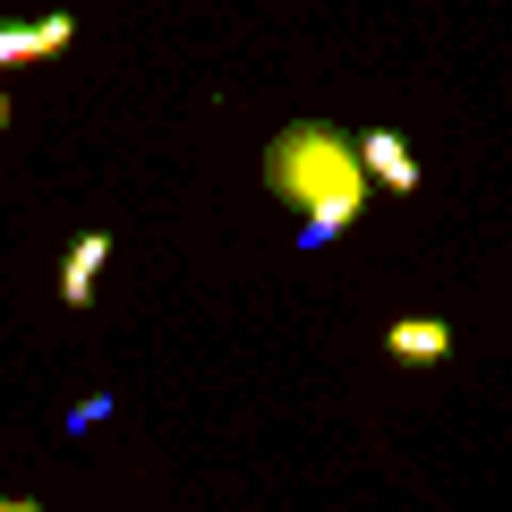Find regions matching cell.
Masks as SVG:
<instances>
[{
  "label": "cell",
  "mask_w": 512,
  "mask_h": 512,
  "mask_svg": "<svg viewBox=\"0 0 512 512\" xmlns=\"http://www.w3.org/2000/svg\"><path fill=\"white\" fill-rule=\"evenodd\" d=\"M265 188L299 214V239L325 248V239H342L350 222H359V205H367L376 180H367V163H359V137H342L333 120H291L274 146H265Z\"/></svg>",
  "instance_id": "cell-1"
},
{
  "label": "cell",
  "mask_w": 512,
  "mask_h": 512,
  "mask_svg": "<svg viewBox=\"0 0 512 512\" xmlns=\"http://www.w3.org/2000/svg\"><path fill=\"white\" fill-rule=\"evenodd\" d=\"M103 256H111V239H103V231H77V239H69V256H60V308H77V316L94 308Z\"/></svg>",
  "instance_id": "cell-2"
},
{
  "label": "cell",
  "mask_w": 512,
  "mask_h": 512,
  "mask_svg": "<svg viewBox=\"0 0 512 512\" xmlns=\"http://www.w3.org/2000/svg\"><path fill=\"white\" fill-rule=\"evenodd\" d=\"M359 163H367V180L393 188V197H410V188H419V154H410L393 128H367V137H359Z\"/></svg>",
  "instance_id": "cell-3"
},
{
  "label": "cell",
  "mask_w": 512,
  "mask_h": 512,
  "mask_svg": "<svg viewBox=\"0 0 512 512\" xmlns=\"http://www.w3.org/2000/svg\"><path fill=\"white\" fill-rule=\"evenodd\" d=\"M77 43V18H26V26H0V69H18V60H52Z\"/></svg>",
  "instance_id": "cell-4"
},
{
  "label": "cell",
  "mask_w": 512,
  "mask_h": 512,
  "mask_svg": "<svg viewBox=\"0 0 512 512\" xmlns=\"http://www.w3.org/2000/svg\"><path fill=\"white\" fill-rule=\"evenodd\" d=\"M384 350H393V359H402V367H436L444 350H453V333H444L436 316H402V325L384 333Z\"/></svg>",
  "instance_id": "cell-5"
},
{
  "label": "cell",
  "mask_w": 512,
  "mask_h": 512,
  "mask_svg": "<svg viewBox=\"0 0 512 512\" xmlns=\"http://www.w3.org/2000/svg\"><path fill=\"white\" fill-rule=\"evenodd\" d=\"M0 512H35V504H26V495H18V504H0Z\"/></svg>",
  "instance_id": "cell-6"
},
{
  "label": "cell",
  "mask_w": 512,
  "mask_h": 512,
  "mask_svg": "<svg viewBox=\"0 0 512 512\" xmlns=\"http://www.w3.org/2000/svg\"><path fill=\"white\" fill-rule=\"evenodd\" d=\"M0 128H9V94H0Z\"/></svg>",
  "instance_id": "cell-7"
}]
</instances>
